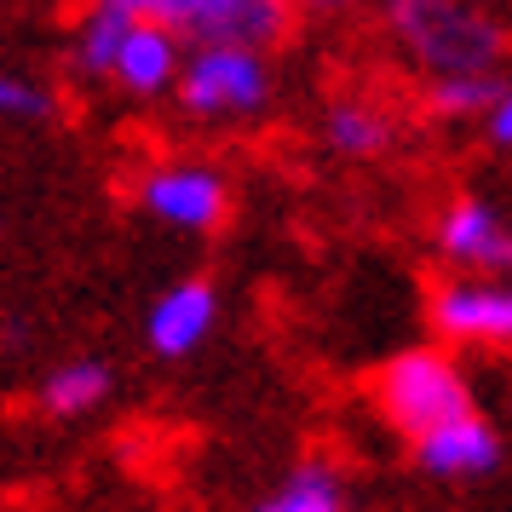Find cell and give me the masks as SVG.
Returning a JSON list of instances; mask_svg holds the SVG:
<instances>
[{
	"instance_id": "obj_1",
	"label": "cell",
	"mask_w": 512,
	"mask_h": 512,
	"mask_svg": "<svg viewBox=\"0 0 512 512\" xmlns=\"http://www.w3.org/2000/svg\"><path fill=\"white\" fill-rule=\"evenodd\" d=\"M380 24L426 81L501 75L507 29L478 0H380Z\"/></svg>"
},
{
	"instance_id": "obj_2",
	"label": "cell",
	"mask_w": 512,
	"mask_h": 512,
	"mask_svg": "<svg viewBox=\"0 0 512 512\" xmlns=\"http://www.w3.org/2000/svg\"><path fill=\"white\" fill-rule=\"evenodd\" d=\"M179 110L190 121H248L271 104V64L265 47H236V41H202L185 52L179 70Z\"/></svg>"
},
{
	"instance_id": "obj_3",
	"label": "cell",
	"mask_w": 512,
	"mask_h": 512,
	"mask_svg": "<svg viewBox=\"0 0 512 512\" xmlns=\"http://www.w3.org/2000/svg\"><path fill=\"white\" fill-rule=\"evenodd\" d=\"M374 409L392 420L403 438H420V432H432L438 420L466 415V409H472V386H466V374L455 369L449 351L409 346L374 374Z\"/></svg>"
},
{
	"instance_id": "obj_4",
	"label": "cell",
	"mask_w": 512,
	"mask_h": 512,
	"mask_svg": "<svg viewBox=\"0 0 512 512\" xmlns=\"http://www.w3.org/2000/svg\"><path fill=\"white\" fill-rule=\"evenodd\" d=\"M139 208L179 236H213L231 219V179L213 162H150L139 173Z\"/></svg>"
},
{
	"instance_id": "obj_5",
	"label": "cell",
	"mask_w": 512,
	"mask_h": 512,
	"mask_svg": "<svg viewBox=\"0 0 512 512\" xmlns=\"http://www.w3.org/2000/svg\"><path fill=\"white\" fill-rule=\"evenodd\" d=\"M438 254L455 265V271H472V277H501L512 271V219L484 196H455L449 208L438 213Z\"/></svg>"
},
{
	"instance_id": "obj_6",
	"label": "cell",
	"mask_w": 512,
	"mask_h": 512,
	"mask_svg": "<svg viewBox=\"0 0 512 512\" xmlns=\"http://www.w3.org/2000/svg\"><path fill=\"white\" fill-rule=\"evenodd\" d=\"M432 328L455 346H512V282L455 277L432 294Z\"/></svg>"
},
{
	"instance_id": "obj_7",
	"label": "cell",
	"mask_w": 512,
	"mask_h": 512,
	"mask_svg": "<svg viewBox=\"0 0 512 512\" xmlns=\"http://www.w3.org/2000/svg\"><path fill=\"white\" fill-rule=\"evenodd\" d=\"M213 328H219V288L208 277H185L156 294L150 317H144V346L167 363H179L190 351H202Z\"/></svg>"
},
{
	"instance_id": "obj_8",
	"label": "cell",
	"mask_w": 512,
	"mask_h": 512,
	"mask_svg": "<svg viewBox=\"0 0 512 512\" xmlns=\"http://www.w3.org/2000/svg\"><path fill=\"white\" fill-rule=\"evenodd\" d=\"M409 443H415L420 472H432V478H484V472L501 466V432L478 409L438 420L432 432H420Z\"/></svg>"
},
{
	"instance_id": "obj_9",
	"label": "cell",
	"mask_w": 512,
	"mask_h": 512,
	"mask_svg": "<svg viewBox=\"0 0 512 512\" xmlns=\"http://www.w3.org/2000/svg\"><path fill=\"white\" fill-rule=\"evenodd\" d=\"M185 35L179 29L156 24V18H139L133 35L121 41V58H116V81L127 98H167L179 87V70H185Z\"/></svg>"
},
{
	"instance_id": "obj_10",
	"label": "cell",
	"mask_w": 512,
	"mask_h": 512,
	"mask_svg": "<svg viewBox=\"0 0 512 512\" xmlns=\"http://www.w3.org/2000/svg\"><path fill=\"white\" fill-rule=\"evenodd\" d=\"M323 144L346 162H374L397 144V116L369 93H340L323 110Z\"/></svg>"
},
{
	"instance_id": "obj_11",
	"label": "cell",
	"mask_w": 512,
	"mask_h": 512,
	"mask_svg": "<svg viewBox=\"0 0 512 512\" xmlns=\"http://www.w3.org/2000/svg\"><path fill=\"white\" fill-rule=\"evenodd\" d=\"M133 24H139V12H133L127 0H93V6L81 12L75 41H70L75 70L87 75V81H110V75H116V58H121V41L133 35Z\"/></svg>"
},
{
	"instance_id": "obj_12",
	"label": "cell",
	"mask_w": 512,
	"mask_h": 512,
	"mask_svg": "<svg viewBox=\"0 0 512 512\" xmlns=\"http://www.w3.org/2000/svg\"><path fill=\"white\" fill-rule=\"evenodd\" d=\"M248 512H346V478L328 461H300L259 495Z\"/></svg>"
},
{
	"instance_id": "obj_13",
	"label": "cell",
	"mask_w": 512,
	"mask_h": 512,
	"mask_svg": "<svg viewBox=\"0 0 512 512\" xmlns=\"http://www.w3.org/2000/svg\"><path fill=\"white\" fill-rule=\"evenodd\" d=\"M110 386H116V374L104 369L98 357L58 363V369L41 380V415H52V420H81V415H93L98 403L110 397Z\"/></svg>"
},
{
	"instance_id": "obj_14",
	"label": "cell",
	"mask_w": 512,
	"mask_h": 512,
	"mask_svg": "<svg viewBox=\"0 0 512 512\" xmlns=\"http://www.w3.org/2000/svg\"><path fill=\"white\" fill-rule=\"evenodd\" d=\"M501 87L507 75H443V81H426V110L443 121H484Z\"/></svg>"
},
{
	"instance_id": "obj_15",
	"label": "cell",
	"mask_w": 512,
	"mask_h": 512,
	"mask_svg": "<svg viewBox=\"0 0 512 512\" xmlns=\"http://www.w3.org/2000/svg\"><path fill=\"white\" fill-rule=\"evenodd\" d=\"M52 116V87L35 75L0 70V121H47Z\"/></svg>"
},
{
	"instance_id": "obj_16",
	"label": "cell",
	"mask_w": 512,
	"mask_h": 512,
	"mask_svg": "<svg viewBox=\"0 0 512 512\" xmlns=\"http://www.w3.org/2000/svg\"><path fill=\"white\" fill-rule=\"evenodd\" d=\"M139 18H156V24H167V29H179V35H196V24H202V12H208L213 0H127Z\"/></svg>"
},
{
	"instance_id": "obj_17",
	"label": "cell",
	"mask_w": 512,
	"mask_h": 512,
	"mask_svg": "<svg viewBox=\"0 0 512 512\" xmlns=\"http://www.w3.org/2000/svg\"><path fill=\"white\" fill-rule=\"evenodd\" d=\"M484 133H489V144H501V150H512V81L501 87V98L489 104V116H484Z\"/></svg>"
},
{
	"instance_id": "obj_18",
	"label": "cell",
	"mask_w": 512,
	"mask_h": 512,
	"mask_svg": "<svg viewBox=\"0 0 512 512\" xmlns=\"http://www.w3.org/2000/svg\"><path fill=\"white\" fill-rule=\"evenodd\" d=\"M340 6H351V0H300V12H340Z\"/></svg>"
},
{
	"instance_id": "obj_19",
	"label": "cell",
	"mask_w": 512,
	"mask_h": 512,
	"mask_svg": "<svg viewBox=\"0 0 512 512\" xmlns=\"http://www.w3.org/2000/svg\"><path fill=\"white\" fill-rule=\"evenodd\" d=\"M507 282H512V271H507Z\"/></svg>"
}]
</instances>
